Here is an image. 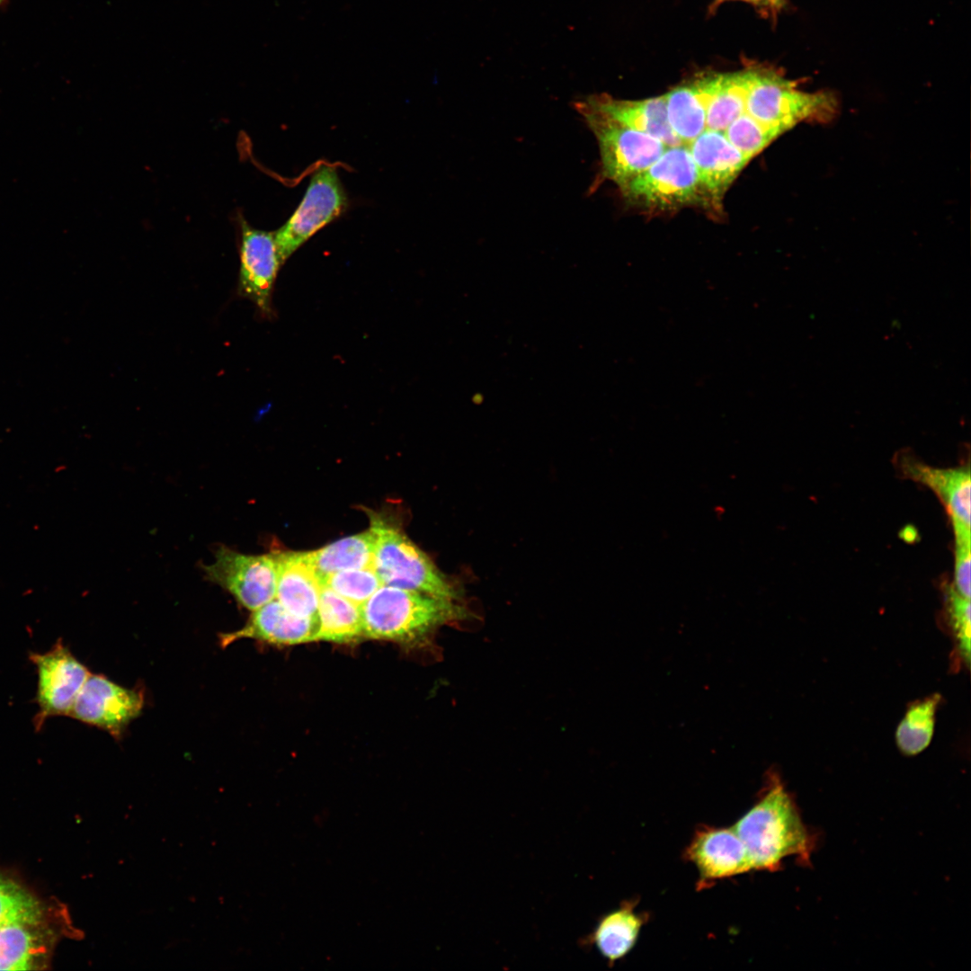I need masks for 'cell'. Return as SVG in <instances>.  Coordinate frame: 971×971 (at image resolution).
Listing matches in <instances>:
<instances>
[{
    "label": "cell",
    "mask_w": 971,
    "mask_h": 971,
    "mask_svg": "<svg viewBox=\"0 0 971 971\" xmlns=\"http://www.w3.org/2000/svg\"><path fill=\"white\" fill-rule=\"evenodd\" d=\"M318 619L298 617L288 610L278 600H272L254 610L248 624L232 633L221 636L222 646L251 637L277 645H295L314 640Z\"/></svg>",
    "instance_id": "cell-16"
},
{
    "label": "cell",
    "mask_w": 971,
    "mask_h": 971,
    "mask_svg": "<svg viewBox=\"0 0 971 971\" xmlns=\"http://www.w3.org/2000/svg\"><path fill=\"white\" fill-rule=\"evenodd\" d=\"M64 932L50 908L40 915L0 924V970H43Z\"/></svg>",
    "instance_id": "cell-10"
},
{
    "label": "cell",
    "mask_w": 971,
    "mask_h": 971,
    "mask_svg": "<svg viewBox=\"0 0 971 971\" xmlns=\"http://www.w3.org/2000/svg\"><path fill=\"white\" fill-rule=\"evenodd\" d=\"M646 920V914L638 913L633 901L625 902L598 922L590 941L610 964H614L635 947Z\"/></svg>",
    "instance_id": "cell-20"
},
{
    "label": "cell",
    "mask_w": 971,
    "mask_h": 971,
    "mask_svg": "<svg viewBox=\"0 0 971 971\" xmlns=\"http://www.w3.org/2000/svg\"><path fill=\"white\" fill-rule=\"evenodd\" d=\"M2 2H3V0H0V4H1Z\"/></svg>",
    "instance_id": "cell-32"
},
{
    "label": "cell",
    "mask_w": 971,
    "mask_h": 971,
    "mask_svg": "<svg viewBox=\"0 0 971 971\" xmlns=\"http://www.w3.org/2000/svg\"><path fill=\"white\" fill-rule=\"evenodd\" d=\"M752 67L734 73L720 74L717 85L707 110V129L724 132L745 112Z\"/></svg>",
    "instance_id": "cell-23"
},
{
    "label": "cell",
    "mask_w": 971,
    "mask_h": 971,
    "mask_svg": "<svg viewBox=\"0 0 971 971\" xmlns=\"http://www.w3.org/2000/svg\"><path fill=\"white\" fill-rule=\"evenodd\" d=\"M202 569L209 581L228 591L252 611L276 598L277 564L273 553L245 555L221 546L214 562Z\"/></svg>",
    "instance_id": "cell-9"
},
{
    "label": "cell",
    "mask_w": 971,
    "mask_h": 971,
    "mask_svg": "<svg viewBox=\"0 0 971 971\" xmlns=\"http://www.w3.org/2000/svg\"><path fill=\"white\" fill-rule=\"evenodd\" d=\"M277 564V600L291 613L317 619L321 583L307 552L273 553Z\"/></svg>",
    "instance_id": "cell-17"
},
{
    "label": "cell",
    "mask_w": 971,
    "mask_h": 971,
    "mask_svg": "<svg viewBox=\"0 0 971 971\" xmlns=\"http://www.w3.org/2000/svg\"><path fill=\"white\" fill-rule=\"evenodd\" d=\"M781 2L782 0H766V3H768L773 8L779 7Z\"/></svg>",
    "instance_id": "cell-30"
},
{
    "label": "cell",
    "mask_w": 971,
    "mask_h": 971,
    "mask_svg": "<svg viewBox=\"0 0 971 971\" xmlns=\"http://www.w3.org/2000/svg\"><path fill=\"white\" fill-rule=\"evenodd\" d=\"M896 460L901 474L925 485L940 498L950 517L956 539H969L971 511L969 468H933L919 461L907 451L900 452Z\"/></svg>",
    "instance_id": "cell-14"
},
{
    "label": "cell",
    "mask_w": 971,
    "mask_h": 971,
    "mask_svg": "<svg viewBox=\"0 0 971 971\" xmlns=\"http://www.w3.org/2000/svg\"><path fill=\"white\" fill-rule=\"evenodd\" d=\"M970 542L956 543L954 584L952 587L963 597L970 599Z\"/></svg>",
    "instance_id": "cell-29"
},
{
    "label": "cell",
    "mask_w": 971,
    "mask_h": 971,
    "mask_svg": "<svg viewBox=\"0 0 971 971\" xmlns=\"http://www.w3.org/2000/svg\"><path fill=\"white\" fill-rule=\"evenodd\" d=\"M383 583L372 567L335 572L321 581V586L330 588L359 607Z\"/></svg>",
    "instance_id": "cell-26"
},
{
    "label": "cell",
    "mask_w": 971,
    "mask_h": 971,
    "mask_svg": "<svg viewBox=\"0 0 971 971\" xmlns=\"http://www.w3.org/2000/svg\"><path fill=\"white\" fill-rule=\"evenodd\" d=\"M575 108L597 139L603 178L619 189L652 165L668 147L657 138L623 125L585 99L576 102Z\"/></svg>",
    "instance_id": "cell-5"
},
{
    "label": "cell",
    "mask_w": 971,
    "mask_h": 971,
    "mask_svg": "<svg viewBox=\"0 0 971 971\" xmlns=\"http://www.w3.org/2000/svg\"><path fill=\"white\" fill-rule=\"evenodd\" d=\"M374 535L370 529L307 552L308 559L321 581L343 570L372 567Z\"/></svg>",
    "instance_id": "cell-21"
},
{
    "label": "cell",
    "mask_w": 971,
    "mask_h": 971,
    "mask_svg": "<svg viewBox=\"0 0 971 971\" xmlns=\"http://www.w3.org/2000/svg\"><path fill=\"white\" fill-rule=\"evenodd\" d=\"M724 133L727 139L750 159L782 134L776 129L762 124L746 112L735 119Z\"/></svg>",
    "instance_id": "cell-27"
},
{
    "label": "cell",
    "mask_w": 971,
    "mask_h": 971,
    "mask_svg": "<svg viewBox=\"0 0 971 971\" xmlns=\"http://www.w3.org/2000/svg\"><path fill=\"white\" fill-rule=\"evenodd\" d=\"M687 146L705 200L718 207L727 189L751 159L722 131L706 129Z\"/></svg>",
    "instance_id": "cell-15"
},
{
    "label": "cell",
    "mask_w": 971,
    "mask_h": 971,
    "mask_svg": "<svg viewBox=\"0 0 971 971\" xmlns=\"http://www.w3.org/2000/svg\"><path fill=\"white\" fill-rule=\"evenodd\" d=\"M733 827L753 870L776 871L789 857L804 866L811 864L816 835L804 823L795 799L774 771L766 775L756 802Z\"/></svg>",
    "instance_id": "cell-1"
},
{
    "label": "cell",
    "mask_w": 971,
    "mask_h": 971,
    "mask_svg": "<svg viewBox=\"0 0 971 971\" xmlns=\"http://www.w3.org/2000/svg\"><path fill=\"white\" fill-rule=\"evenodd\" d=\"M584 99L623 125L657 138L668 147L684 145L668 121L664 95L631 101L601 94Z\"/></svg>",
    "instance_id": "cell-18"
},
{
    "label": "cell",
    "mask_w": 971,
    "mask_h": 971,
    "mask_svg": "<svg viewBox=\"0 0 971 971\" xmlns=\"http://www.w3.org/2000/svg\"><path fill=\"white\" fill-rule=\"evenodd\" d=\"M49 908L18 879L0 870V924L40 915Z\"/></svg>",
    "instance_id": "cell-25"
},
{
    "label": "cell",
    "mask_w": 971,
    "mask_h": 971,
    "mask_svg": "<svg viewBox=\"0 0 971 971\" xmlns=\"http://www.w3.org/2000/svg\"><path fill=\"white\" fill-rule=\"evenodd\" d=\"M361 613L362 637L410 643L459 619L462 610L452 601L383 584L361 606Z\"/></svg>",
    "instance_id": "cell-2"
},
{
    "label": "cell",
    "mask_w": 971,
    "mask_h": 971,
    "mask_svg": "<svg viewBox=\"0 0 971 971\" xmlns=\"http://www.w3.org/2000/svg\"><path fill=\"white\" fill-rule=\"evenodd\" d=\"M374 535L372 568L384 585L455 601L458 591L396 524L369 514Z\"/></svg>",
    "instance_id": "cell-3"
},
{
    "label": "cell",
    "mask_w": 971,
    "mask_h": 971,
    "mask_svg": "<svg viewBox=\"0 0 971 971\" xmlns=\"http://www.w3.org/2000/svg\"><path fill=\"white\" fill-rule=\"evenodd\" d=\"M620 191L628 201L654 209H675L705 200L687 145L667 147L652 165Z\"/></svg>",
    "instance_id": "cell-6"
},
{
    "label": "cell",
    "mask_w": 971,
    "mask_h": 971,
    "mask_svg": "<svg viewBox=\"0 0 971 971\" xmlns=\"http://www.w3.org/2000/svg\"><path fill=\"white\" fill-rule=\"evenodd\" d=\"M720 74H711L671 89L664 94L668 121L684 145L706 129L707 110Z\"/></svg>",
    "instance_id": "cell-19"
},
{
    "label": "cell",
    "mask_w": 971,
    "mask_h": 971,
    "mask_svg": "<svg viewBox=\"0 0 971 971\" xmlns=\"http://www.w3.org/2000/svg\"><path fill=\"white\" fill-rule=\"evenodd\" d=\"M836 111V101L827 93L799 90L777 71L752 67L745 112L782 134L803 121H827Z\"/></svg>",
    "instance_id": "cell-4"
},
{
    "label": "cell",
    "mask_w": 971,
    "mask_h": 971,
    "mask_svg": "<svg viewBox=\"0 0 971 971\" xmlns=\"http://www.w3.org/2000/svg\"><path fill=\"white\" fill-rule=\"evenodd\" d=\"M315 641L349 642L362 637L361 607L326 586L321 587Z\"/></svg>",
    "instance_id": "cell-22"
},
{
    "label": "cell",
    "mask_w": 971,
    "mask_h": 971,
    "mask_svg": "<svg viewBox=\"0 0 971 971\" xmlns=\"http://www.w3.org/2000/svg\"><path fill=\"white\" fill-rule=\"evenodd\" d=\"M348 200L334 167L321 165L313 174L301 202L274 232L281 263L321 228L344 212Z\"/></svg>",
    "instance_id": "cell-7"
},
{
    "label": "cell",
    "mask_w": 971,
    "mask_h": 971,
    "mask_svg": "<svg viewBox=\"0 0 971 971\" xmlns=\"http://www.w3.org/2000/svg\"><path fill=\"white\" fill-rule=\"evenodd\" d=\"M143 708V697L102 675L90 674L69 716L117 736Z\"/></svg>",
    "instance_id": "cell-12"
},
{
    "label": "cell",
    "mask_w": 971,
    "mask_h": 971,
    "mask_svg": "<svg viewBox=\"0 0 971 971\" xmlns=\"http://www.w3.org/2000/svg\"><path fill=\"white\" fill-rule=\"evenodd\" d=\"M240 230L238 292L250 299L263 316H272L273 287L282 265L274 232L256 229L244 218Z\"/></svg>",
    "instance_id": "cell-11"
},
{
    "label": "cell",
    "mask_w": 971,
    "mask_h": 971,
    "mask_svg": "<svg viewBox=\"0 0 971 971\" xmlns=\"http://www.w3.org/2000/svg\"><path fill=\"white\" fill-rule=\"evenodd\" d=\"M684 857L698 871L699 889L753 870L746 849L733 826L699 827Z\"/></svg>",
    "instance_id": "cell-13"
},
{
    "label": "cell",
    "mask_w": 971,
    "mask_h": 971,
    "mask_svg": "<svg viewBox=\"0 0 971 971\" xmlns=\"http://www.w3.org/2000/svg\"><path fill=\"white\" fill-rule=\"evenodd\" d=\"M744 1L750 2V3H753V4H761L762 2H766V0H744Z\"/></svg>",
    "instance_id": "cell-31"
},
{
    "label": "cell",
    "mask_w": 971,
    "mask_h": 971,
    "mask_svg": "<svg viewBox=\"0 0 971 971\" xmlns=\"http://www.w3.org/2000/svg\"><path fill=\"white\" fill-rule=\"evenodd\" d=\"M941 696L931 694L915 700L907 707L906 712L895 731V743L904 755H916L925 750L931 742L935 716Z\"/></svg>",
    "instance_id": "cell-24"
},
{
    "label": "cell",
    "mask_w": 971,
    "mask_h": 971,
    "mask_svg": "<svg viewBox=\"0 0 971 971\" xmlns=\"http://www.w3.org/2000/svg\"><path fill=\"white\" fill-rule=\"evenodd\" d=\"M946 610L958 658L969 668L971 614L970 599L960 595L952 585L946 593Z\"/></svg>",
    "instance_id": "cell-28"
},
{
    "label": "cell",
    "mask_w": 971,
    "mask_h": 971,
    "mask_svg": "<svg viewBox=\"0 0 971 971\" xmlns=\"http://www.w3.org/2000/svg\"><path fill=\"white\" fill-rule=\"evenodd\" d=\"M29 658L35 665L38 676L36 703L39 709L33 721L36 730H40L49 717L69 716L91 673L60 638L44 653L31 652Z\"/></svg>",
    "instance_id": "cell-8"
}]
</instances>
